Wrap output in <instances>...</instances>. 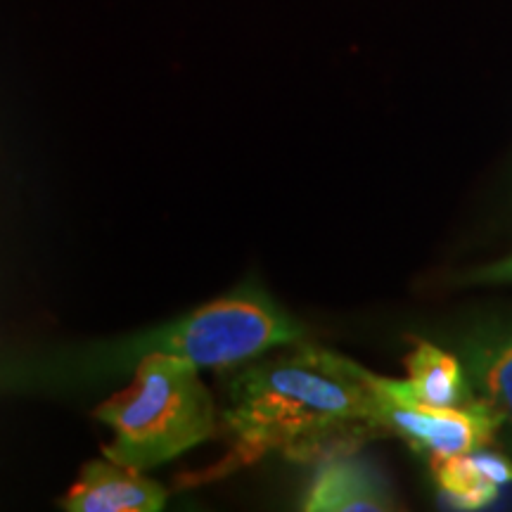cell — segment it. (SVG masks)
<instances>
[{
	"instance_id": "5",
	"label": "cell",
	"mask_w": 512,
	"mask_h": 512,
	"mask_svg": "<svg viewBox=\"0 0 512 512\" xmlns=\"http://www.w3.org/2000/svg\"><path fill=\"white\" fill-rule=\"evenodd\" d=\"M69 512H159L166 508V489L143 470L114 460H91L81 467L69 494L62 498Z\"/></svg>"
},
{
	"instance_id": "3",
	"label": "cell",
	"mask_w": 512,
	"mask_h": 512,
	"mask_svg": "<svg viewBox=\"0 0 512 512\" xmlns=\"http://www.w3.org/2000/svg\"><path fill=\"white\" fill-rule=\"evenodd\" d=\"M95 418L112 430L102 456L143 472L219 432V411L200 366L164 351L145 356L133 370V382L100 403Z\"/></svg>"
},
{
	"instance_id": "4",
	"label": "cell",
	"mask_w": 512,
	"mask_h": 512,
	"mask_svg": "<svg viewBox=\"0 0 512 512\" xmlns=\"http://www.w3.org/2000/svg\"><path fill=\"white\" fill-rule=\"evenodd\" d=\"M375 382L380 392L384 430L408 441V446L425 453L427 458L456 456L484 448L494 441L498 427L503 425L482 399L470 401L467 406L437 408L394 394L380 375Z\"/></svg>"
},
{
	"instance_id": "1",
	"label": "cell",
	"mask_w": 512,
	"mask_h": 512,
	"mask_svg": "<svg viewBox=\"0 0 512 512\" xmlns=\"http://www.w3.org/2000/svg\"><path fill=\"white\" fill-rule=\"evenodd\" d=\"M226 373L219 427L233 441L228 470L268 453L323 463L387 434L377 375L335 351L297 342Z\"/></svg>"
},
{
	"instance_id": "8",
	"label": "cell",
	"mask_w": 512,
	"mask_h": 512,
	"mask_svg": "<svg viewBox=\"0 0 512 512\" xmlns=\"http://www.w3.org/2000/svg\"><path fill=\"white\" fill-rule=\"evenodd\" d=\"M408 377L406 380H387V387L394 394L418 403L437 408L467 406L475 401V392L465 380V370L456 356L446 354L430 342H415V347L406 358Z\"/></svg>"
},
{
	"instance_id": "6",
	"label": "cell",
	"mask_w": 512,
	"mask_h": 512,
	"mask_svg": "<svg viewBox=\"0 0 512 512\" xmlns=\"http://www.w3.org/2000/svg\"><path fill=\"white\" fill-rule=\"evenodd\" d=\"M396 503L373 465L349 456L323 460L306 491V512H384Z\"/></svg>"
},
{
	"instance_id": "2",
	"label": "cell",
	"mask_w": 512,
	"mask_h": 512,
	"mask_svg": "<svg viewBox=\"0 0 512 512\" xmlns=\"http://www.w3.org/2000/svg\"><path fill=\"white\" fill-rule=\"evenodd\" d=\"M304 339V328L254 280L223 294L200 309L169 320L145 335L121 337L100 349L67 356L62 375L67 382L117 377L145 356L164 351L188 358L200 368L230 370L240 363L290 347Z\"/></svg>"
},
{
	"instance_id": "9",
	"label": "cell",
	"mask_w": 512,
	"mask_h": 512,
	"mask_svg": "<svg viewBox=\"0 0 512 512\" xmlns=\"http://www.w3.org/2000/svg\"><path fill=\"white\" fill-rule=\"evenodd\" d=\"M465 368L477 399L512 427V323L479 330L467 339Z\"/></svg>"
},
{
	"instance_id": "7",
	"label": "cell",
	"mask_w": 512,
	"mask_h": 512,
	"mask_svg": "<svg viewBox=\"0 0 512 512\" xmlns=\"http://www.w3.org/2000/svg\"><path fill=\"white\" fill-rule=\"evenodd\" d=\"M430 465L439 489L463 510L494 503L498 491L512 484V460L484 448L456 456H434Z\"/></svg>"
},
{
	"instance_id": "10",
	"label": "cell",
	"mask_w": 512,
	"mask_h": 512,
	"mask_svg": "<svg viewBox=\"0 0 512 512\" xmlns=\"http://www.w3.org/2000/svg\"><path fill=\"white\" fill-rule=\"evenodd\" d=\"M482 278H486V280H512V259L491 266L489 271L482 275Z\"/></svg>"
}]
</instances>
